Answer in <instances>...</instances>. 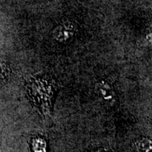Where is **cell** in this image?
<instances>
[{
  "mask_svg": "<svg viewBox=\"0 0 152 152\" xmlns=\"http://www.w3.org/2000/svg\"><path fill=\"white\" fill-rule=\"evenodd\" d=\"M73 31L74 28L72 23L64 22L55 29L54 35L58 41L64 42L70 39L73 35Z\"/></svg>",
  "mask_w": 152,
  "mask_h": 152,
  "instance_id": "obj_4",
  "label": "cell"
},
{
  "mask_svg": "<svg viewBox=\"0 0 152 152\" xmlns=\"http://www.w3.org/2000/svg\"><path fill=\"white\" fill-rule=\"evenodd\" d=\"M55 92L56 87L52 81L41 78L30 85V96L32 102L46 122L52 116Z\"/></svg>",
  "mask_w": 152,
  "mask_h": 152,
  "instance_id": "obj_1",
  "label": "cell"
},
{
  "mask_svg": "<svg viewBox=\"0 0 152 152\" xmlns=\"http://www.w3.org/2000/svg\"><path fill=\"white\" fill-rule=\"evenodd\" d=\"M96 90L102 99L107 104L113 105L116 103V94L109 84L105 82H100L96 85Z\"/></svg>",
  "mask_w": 152,
  "mask_h": 152,
  "instance_id": "obj_3",
  "label": "cell"
},
{
  "mask_svg": "<svg viewBox=\"0 0 152 152\" xmlns=\"http://www.w3.org/2000/svg\"><path fill=\"white\" fill-rule=\"evenodd\" d=\"M90 152H114L113 150L109 147H105V146H102V147H98L95 149H92Z\"/></svg>",
  "mask_w": 152,
  "mask_h": 152,
  "instance_id": "obj_6",
  "label": "cell"
},
{
  "mask_svg": "<svg viewBox=\"0 0 152 152\" xmlns=\"http://www.w3.org/2000/svg\"><path fill=\"white\" fill-rule=\"evenodd\" d=\"M28 144L31 152H48V140L42 132L33 134L28 140Z\"/></svg>",
  "mask_w": 152,
  "mask_h": 152,
  "instance_id": "obj_2",
  "label": "cell"
},
{
  "mask_svg": "<svg viewBox=\"0 0 152 152\" xmlns=\"http://www.w3.org/2000/svg\"><path fill=\"white\" fill-rule=\"evenodd\" d=\"M136 152H151V140L148 137H142L134 143Z\"/></svg>",
  "mask_w": 152,
  "mask_h": 152,
  "instance_id": "obj_5",
  "label": "cell"
}]
</instances>
